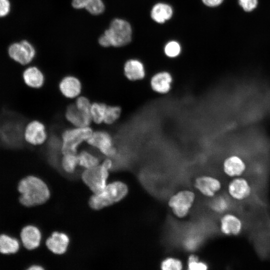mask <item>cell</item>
<instances>
[{
    "mask_svg": "<svg viewBox=\"0 0 270 270\" xmlns=\"http://www.w3.org/2000/svg\"><path fill=\"white\" fill-rule=\"evenodd\" d=\"M18 189L20 202L27 208L41 205L50 197L46 184L41 178L32 174L22 178L18 183Z\"/></svg>",
    "mask_w": 270,
    "mask_h": 270,
    "instance_id": "6da1fadb",
    "label": "cell"
},
{
    "mask_svg": "<svg viewBox=\"0 0 270 270\" xmlns=\"http://www.w3.org/2000/svg\"><path fill=\"white\" fill-rule=\"evenodd\" d=\"M132 30L126 20L115 18L98 38L99 44L105 48L120 47L126 45L131 40Z\"/></svg>",
    "mask_w": 270,
    "mask_h": 270,
    "instance_id": "7a4b0ae2",
    "label": "cell"
},
{
    "mask_svg": "<svg viewBox=\"0 0 270 270\" xmlns=\"http://www.w3.org/2000/svg\"><path fill=\"white\" fill-rule=\"evenodd\" d=\"M128 192V186L125 182L120 180L113 182L107 184L102 192L91 196L90 206L94 210H100L121 201Z\"/></svg>",
    "mask_w": 270,
    "mask_h": 270,
    "instance_id": "3957f363",
    "label": "cell"
},
{
    "mask_svg": "<svg viewBox=\"0 0 270 270\" xmlns=\"http://www.w3.org/2000/svg\"><path fill=\"white\" fill-rule=\"evenodd\" d=\"M93 131L90 126H72L63 130L60 142L61 154H77L79 147L86 142Z\"/></svg>",
    "mask_w": 270,
    "mask_h": 270,
    "instance_id": "277c9868",
    "label": "cell"
},
{
    "mask_svg": "<svg viewBox=\"0 0 270 270\" xmlns=\"http://www.w3.org/2000/svg\"><path fill=\"white\" fill-rule=\"evenodd\" d=\"M196 198L195 192L189 189L178 190L168 198L167 204L174 216L179 219L190 214Z\"/></svg>",
    "mask_w": 270,
    "mask_h": 270,
    "instance_id": "5b68a950",
    "label": "cell"
},
{
    "mask_svg": "<svg viewBox=\"0 0 270 270\" xmlns=\"http://www.w3.org/2000/svg\"><path fill=\"white\" fill-rule=\"evenodd\" d=\"M110 170L102 164L85 169L82 174V178L94 194L102 192L107 185Z\"/></svg>",
    "mask_w": 270,
    "mask_h": 270,
    "instance_id": "8992f818",
    "label": "cell"
},
{
    "mask_svg": "<svg viewBox=\"0 0 270 270\" xmlns=\"http://www.w3.org/2000/svg\"><path fill=\"white\" fill-rule=\"evenodd\" d=\"M22 138L26 144L32 146L44 144L48 138L45 124L38 120L28 122L23 128Z\"/></svg>",
    "mask_w": 270,
    "mask_h": 270,
    "instance_id": "52a82bcc",
    "label": "cell"
},
{
    "mask_svg": "<svg viewBox=\"0 0 270 270\" xmlns=\"http://www.w3.org/2000/svg\"><path fill=\"white\" fill-rule=\"evenodd\" d=\"M86 143L106 158H111L116 154V149L114 145L113 138L106 130L93 131Z\"/></svg>",
    "mask_w": 270,
    "mask_h": 270,
    "instance_id": "ba28073f",
    "label": "cell"
},
{
    "mask_svg": "<svg viewBox=\"0 0 270 270\" xmlns=\"http://www.w3.org/2000/svg\"><path fill=\"white\" fill-rule=\"evenodd\" d=\"M193 186L204 196L212 198L221 190L222 185L218 178L211 175L202 174L194 178Z\"/></svg>",
    "mask_w": 270,
    "mask_h": 270,
    "instance_id": "9c48e42d",
    "label": "cell"
},
{
    "mask_svg": "<svg viewBox=\"0 0 270 270\" xmlns=\"http://www.w3.org/2000/svg\"><path fill=\"white\" fill-rule=\"evenodd\" d=\"M8 54L16 62L23 66L30 63L36 56L33 46L26 40L12 44L8 48Z\"/></svg>",
    "mask_w": 270,
    "mask_h": 270,
    "instance_id": "30bf717a",
    "label": "cell"
},
{
    "mask_svg": "<svg viewBox=\"0 0 270 270\" xmlns=\"http://www.w3.org/2000/svg\"><path fill=\"white\" fill-rule=\"evenodd\" d=\"M252 190L250 182L242 176L232 178L226 187L228 196L232 200L238 202L248 198L252 193Z\"/></svg>",
    "mask_w": 270,
    "mask_h": 270,
    "instance_id": "8fae6325",
    "label": "cell"
},
{
    "mask_svg": "<svg viewBox=\"0 0 270 270\" xmlns=\"http://www.w3.org/2000/svg\"><path fill=\"white\" fill-rule=\"evenodd\" d=\"M243 228V222L236 214L226 212L221 214L219 220V230L224 235L238 236L242 232Z\"/></svg>",
    "mask_w": 270,
    "mask_h": 270,
    "instance_id": "7c38bea8",
    "label": "cell"
},
{
    "mask_svg": "<svg viewBox=\"0 0 270 270\" xmlns=\"http://www.w3.org/2000/svg\"><path fill=\"white\" fill-rule=\"evenodd\" d=\"M58 90L66 98L73 100L81 95L82 86L80 80L76 76L68 75L59 82Z\"/></svg>",
    "mask_w": 270,
    "mask_h": 270,
    "instance_id": "4fadbf2b",
    "label": "cell"
},
{
    "mask_svg": "<svg viewBox=\"0 0 270 270\" xmlns=\"http://www.w3.org/2000/svg\"><path fill=\"white\" fill-rule=\"evenodd\" d=\"M42 234L39 228L32 224L25 226L20 232L21 246L28 250H32L40 245Z\"/></svg>",
    "mask_w": 270,
    "mask_h": 270,
    "instance_id": "5bb4252c",
    "label": "cell"
},
{
    "mask_svg": "<svg viewBox=\"0 0 270 270\" xmlns=\"http://www.w3.org/2000/svg\"><path fill=\"white\" fill-rule=\"evenodd\" d=\"M222 170L226 176L232 178L242 176L246 170V164L240 156L231 155L224 160Z\"/></svg>",
    "mask_w": 270,
    "mask_h": 270,
    "instance_id": "9a60e30c",
    "label": "cell"
},
{
    "mask_svg": "<svg viewBox=\"0 0 270 270\" xmlns=\"http://www.w3.org/2000/svg\"><path fill=\"white\" fill-rule=\"evenodd\" d=\"M173 78L168 72L162 71L154 74L150 78V86L152 90L158 94H166L172 89Z\"/></svg>",
    "mask_w": 270,
    "mask_h": 270,
    "instance_id": "2e32d148",
    "label": "cell"
},
{
    "mask_svg": "<svg viewBox=\"0 0 270 270\" xmlns=\"http://www.w3.org/2000/svg\"><path fill=\"white\" fill-rule=\"evenodd\" d=\"M64 117L72 126H90L92 122L90 114L78 109L74 103L67 106L64 112Z\"/></svg>",
    "mask_w": 270,
    "mask_h": 270,
    "instance_id": "e0dca14e",
    "label": "cell"
},
{
    "mask_svg": "<svg viewBox=\"0 0 270 270\" xmlns=\"http://www.w3.org/2000/svg\"><path fill=\"white\" fill-rule=\"evenodd\" d=\"M22 79L26 86L34 90L42 88L45 83L44 73L36 66L27 67L22 72Z\"/></svg>",
    "mask_w": 270,
    "mask_h": 270,
    "instance_id": "ac0fdd59",
    "label": "cell"
},
{
    "mask_svg": "<svg viewBox=\"0 0 270 270\" xmlns=\"http://www.w3.org/2000/svg\"><path fill=\"white\" fill-rule=\"evenodd\" d=\"M69 243L70 239L68 235L58 232H54L46 242L48 249L58 254H64L67 250Z\"/></svg>",
    "mask_w": 270,
    "mask_h": 270,
    "instance_id": "d6986e66",
    "label": "cell"
},
{
    "mask_svg": "<svg viewBox=\"0 0 270 270\" xmlns=\"http://www.w3.org/2000/svg\"><path fill=\"white\" fill-rule=\"evenodd\" d=\"M124 74L125 77L132 82L141 80L146 76L143 64L136 59H130L125 62Z\"/></svg>",
    "mask_w": 270,
    "mask_h": 270,
    "instance_id": "ffe728a7",
    "label": "cell"
},
{
    "mask_svg": "<svg viewBox=\"0 0 270 270\" xmlns=\"http://www.w3.org/2000/svg\"><path fill=\"white\" fill-rule=\"evenodd\" d=\"M21 246L20 241L16 238L8 234H0V253L10 254L16 253Z\"/></svg>",
    "mask_w": 270,
    "mask_h": 270,
    "instance_id": "44dd1931",
    "label": "cell"
},
{
    "mask_svg": "<svg viewBox=\"0 0 270 270\" xmlns=\"http://www.w3.org/2000/svg\"><path fill=\"white\" fill-rule=\"evenodd\" d=\"M172 10L168 4L163 3L156 4L151 11L152 18L158 23H164L172 16Z\"/></svg>",
    "mask_w": 270,
    "mask_h": 270,
    "instance_id": "7402d4cb",
    "label": "cell"
},
{
    "mask_svg": "<svg viewBox=\"0 0 270 270\" xmlns=\"http://www.w3.org/2000/svg\"><path fill=\"white\" fill-rule=\"evenodd\" d=\"M78 166L88 169L100 164L99 158L88 150H82L77 153Z\"/></svg>",
    "mask_w": 270,
    "mask_h": 270,
    "instance_id": "603a6c76",
    "label": "cell"
},
{
    "mask_svg": "<svg viewBox=\"0 0 270 270\" xmlns=\"http://www.w3.org/2000/svg\"><path fill=\"white\" fill-rule=\"evenodd\" d=\"M107 104L102 102H92L90 114L92 122L100 124L104 123Z\"/></svg>",
    "mask_w": 270,
    "mask_h": 270,
    "instance_id": "cb8c5ba5",
    "label": "cell"
},
{
    "mask_svg": "<svg viewBox=\"0 0 270 270\" xmlns=\"http://www.w3.org/2000/svg\"><path fill=\"white\" fill-rule=\"evenodd\" d=\"M60 164L62 170L66 172L68 174L73 173L78 166L77 154L68 153L62 154Z\"/></svg>",
    "mask_w": 270,
    "mask_h": 270,
    "instance_id": "d4e9b609",
    "label": "cell"
},
{
    "mask_svg": "<svg viewBox=\"0 0 270 270\" xmlns=\"http://www.w3.org/2000/svg\"><path fill=\"white\" fill-rule=\"evenodd\" d=\"M212 198V200L210 207L214 212L222 214L229 210L230 206V202L226 196L216 195Z\"/></svg>",
    "mask_w": 270,
    "mask_h": 270,
    "instance_id": "484cf974",
    "label": "cell"
},
{
    "mask_svg": "<svg viewBox=\"0 0 270 270\" xmlns=\"http://www.w3.org/2000/svg\"><path fill=\"white\" fill-rule=\"evenodd\" d=\"M184 266V263L180 259L171 256L165 258L160 264L162 270H182Z\"/></svg>",
    "mask_w": 270,
    "mask_h": 270,
    "instance_id": "4316f807",
    "label": "cell"
},
{
    "mask_svg": "<svg viewBox=\"0 0 270 270\" xmlns=\"http://www.w3.org/2000/svg\"><path fill=\"white\" fill-rule=\"evenodd\" d=\"M122 111L120 106L107 105L104 124L107 125L114 124L120 118Z\"/></svg>",
    "mask_w": 270,
    "mask_h": 270,
    "instance_id": "83f0119b",
    "label": "cell"
},
{
    "mask_svg": "<svg viewBox=\"0 0 270 270\" xmlns=\"http://www.w3.org/2000/svg\"><path fill=\"white\" fill-rule=\"evenodd\" d=\"M188 270H207L209 268L208 264L200 259L198 256L190 254L187 258L186 262Z\"/></svg>",
    "mask_w": 270,
    "mask_h": 270,
    "instance_id": "f1b7e54d",
    "label": "cell"
},
{
    "mask_svg": "<svg viewBox=\"0 0 270 270\" xmlns=\"http://www.w3.org/2000/svg\"><path fill=\"white\" fill-rule=\"evenodd\" d=\"M85 8L90 14L96 16L104 12L105 6L102 0H90Z\"/></svg>",
    "mask_w": 270,
    "mask_h": 270,
    "instance_id": "f546056e",
    "label": "cell"
},
{
    "mask_svg": "<svg viewBox=\"0 0 270 270\" xmlns=\"http://www.w3.org/2000/svg\"><path fill=\"white\" fill-rule=\"evenodd\" d=\"M74 104L78 109L90 114L92 102L87 97L80 95L75 99Z\"/></svg>",
    "mask_w": 270,
    "mask_h": 270,
    "instance_id": "4dcf8cb0",
    "label": "cell"
},
{
    "mask_svg": "<svg viewBox=\"0 0 270 270\" xmlns=\"http://www.w3.org/2000/svg\"><path fill=\"white\" fill-rule=\"evenodd\" d=\"M180 46L178 42L175 41L168 42L164 48L165 54L170 58L176 57L180 54Z\"/></svg>",
    "mask_w": 270,
    "mask_h": 270,
    "instance_id": "1f68e13d",
    "label": "cell"
},
{
    "mask_svg": "<svg viewBox=\"0 0 270 270\" xmlns=\"http://www.w3.org/2000/svg\"><path fill=\"white\" fill-rule=\"evenodd\" d=\"M239 4L245 11L250 12L256 8L258 0H239Z\"/></svg>",
    "mask_w": 270,
    "mask_h": 270,
    "instance_id": "d6a6232c",
    "label": "cell"
},
{
    "mask_svg": "<svg viewBox=\"0 0 270 270\" xmlns=\"http://www.w3.org/2000/svg\"><path fill=\"white\" fill-rule=\"evenodd\" d=\"M10 9V4L8 0H0V18L8 14Z\"/></svg>",
    "mask_w": 270,
    "mask_h": 270,
    "instance_id": "836d02e7",
    "label": "cell"
},
{
    "mask_svg": "<svg viewBox=\"0 0 270 270\" xmlns=\"http://www.w3.org/2000/svg\"><path fill=\"white\" fill-rule=\"evenodd\" d=\"M90 0H72V5L76 9L85 8Z\"/></svg>",
    "mask_w": 270,
    "mask_h": 270,
    "instance_id": "e575fe53",
    "label": "cell"
},
{
    "mask_svg": "<svg viewBox=\"0 0 270 270\" xmlns=\"http://www.w3.org/2000/svg\"><path fill=\"white\" fill-rule=\"evenodd\" d=\"M203 2L208 6H216L220 5L223 0H202Z\"/></svg>",
    "mask_w": 270,
    "mask_h": 270,
    "instance_id": "d590c367",
    "label": "cell"
},
{
    "mask_svg": "<svg viewBox=\"0 0 270 270\" xmlns=\"http://www.w3.org/2000/svg\"><path fill=\"white\" fill-rule=\"evenodd\" d=\"M101 164L108 170H111L114 166L113 162L110 158H106Z\"/></svg>",
    "mask_w": 270,
    "mask_h": 270,
    "instance_id": "8d00e7d4",
    "label": "cell"
},
{
    "mask_svg": "<svg viewBox=\"0 0 270 270\" xmlns=\"http://www.w3.org/2000/svg\"><path fill=\"white\" fill-rule=\"evenodd\" d=\"M44 268L40 265L36 264H33L30 265L27 268L26 270H43Z\"/></svg>",
    "mask_w": 270,
    "mask_h": 270,
    "instance_id": "74e56055",
    "label": "cell"
}]
</instances>
